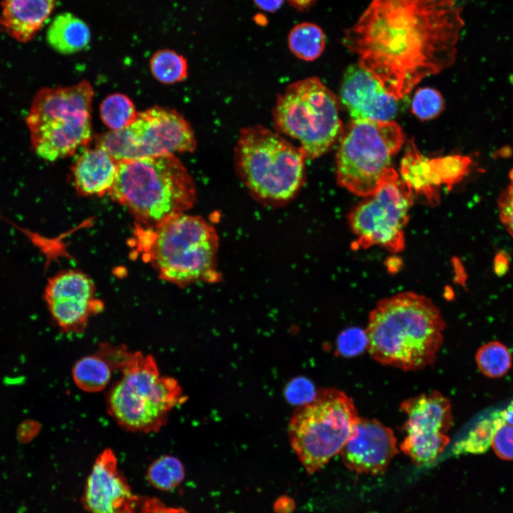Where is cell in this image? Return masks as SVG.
Wrapping results in <instances>:
<instances>
[{
    "label": "cell",
    "mask_w": 513,
    "mask_h": 513,
    "mask_svg": "<svg viewBox=\"0 0 513 513\" xmlns=\"http://www.w3.org/2000/svg\"><path fill=\"white\" fill-rule=\"evenodd\" d=\"M464 25L456 0H371L342 43L399 100L454 63Z\"/></svg>",
    "instance_id": "6da1fadb"
},
{
    "label": "cell",
    "mask_w": 513,
    "mask_h": 513,
    "mask_svg": "<svg viewBox=\"0 0 513 513\" xmlns=\"http://www.w3.org/2000/svg\"><path fill=\"white\" fill-rule=\"evenodd\" d=\"M445 322L428 298L412 291L379 301L366 329L368 351L380 364L403 370L432 365L442 344Z\"/></svg>",
    "instance_id": "7a4b0ae2"
},
{
    "label": "cell",
    "mask_w": 513,
    "mask_h": 513,
    "mask_svg": "<svg viewBox=\"0 0 513 513\" xmlns=\"http://www.w3.org/2000/svg\"><path fill=\"white\" fill-rule=\"evenodd\" d=\"M109 192L144 227H154L193 207L192 177L175 155L124 160Z\"/></svg>",
    "instance_id": "3957f363"
},
{
    "label": "cell",
    "mask_w": 513,
    "mask_h": 513,
    "mask_svg": "<svg viewBox=\"0 0 513 513\" xmlns=\"http://www.w3.org/2000/svg\"><path fill=\"white\" fill-rule=\"evenodd\" d=\"M142 228L138 247L160 279L182 286L219 279L218 236L202 217L182 213L154 227Z\"/></svg>",
    "instance_id": "277c9868"
},
{
    "label": "cell",
    "mask_w": 513,
    "mask_h": 513,
    "mask_svg": "<svg viewBox=\"0 0 513 513\" xmlns=\"http://www.w3.org/2000/svg\"><path fill=\"white\" fill-rule=\"evenodd\" d=\"M115 366L122 375L108 391V410L127 430L159 431L170 411L186 400L177 380L162 375L151 355L123 347Z\"/></svg>",
    "instance_id": "5b68a950"
},
{
    "label": "cell",
    "mask_w": 513,
    "mask_h": 513,
    "mask_svg": "<svg viewBox=\"0 0 513 513\" xmlns=\"http://www.w3.org/2000/svg\"><path fill=\"white\" fill-rule=\"evenodd\" d=\"M234 157L240 179L262 202L289 201L304 182L306 158L302 150L263 125L240 130Z\"/></svg>",
    "instance_id": "8992f818"
},
{
    "label": "cell",
    "mask_w": 513,
    "mask_h": 513,
    "mask_svg": "<svg viewBox=\"0 0 513 513\" xmlns=\"http://www.w3.org/2000/svg\"><path fill=\"white\" fill-rule=\"evenodd\" d=\"M94 90L88 81L66 87L41 88L26 119L31 148L50 162L73 155L92 137Z\"/></svg>",
    "instance_id": "52a82bcc"
},
{
    "label": "cell",
    "mask_w": 513,
    "mask_h": 513,
    "mask_svg": "<svg viewBox=\"0 0 513 513\" xmlns=\"http://www.w3.org/2000/svg\"><path fill=\"white\" fill-rule=\"evenodd\" d=\"M338 100L317 77L289 85L276 98L273 121L279 134L299 142L306 159L326 153L341 133Z\"/></svg>",
    "instance_id": "ba28073f"
},
{
    "label": "cell",
    "mask_w": 513,
    "mask_h": 513,
    "mask_svg": "<svg viewBox=\"0 0 513 513\" xmlns=\"http://www.w3.org/2000/svg\"><path fill=\"white\" fill-rule=\"evenodd\" d=\"M359 418L353 400L336 388L321 389L312 402L296 408L288 435L307 473L321 470L340 453Z\"/></svg>",
    "instance_id": "9c48e42d"
},
{
    "label": "cell",
    "mask_w": 513,
    "mask_h": 513,
    "mask_svg": "<svg viewBox=\"0 0 513 513\" xmlns=\"http://www.w3.org/2000/svg\"><path fill=\"white\" fill-rule=\"evenodd\" d=\"M405 141L395 122L352 120L341 131L336 154L339 186L360 197L373 195Z\"/></svg>",
    "instance_id": "30bf717a"
},
{
    "label": "cell",
    "mask_w": 513,
    "mask_h": 513,
    "mask_svg": "<svg viewBox=\"0 0 513 513\" xmlns=\"http://www.w3.org/2000/svg\"><path fill=\"white\" fill-rule=\"evenodd\" d=\"M96 146L116 161L193 152L197 147L190 123L176 110L155 105L137 113L127 128L98 137Z\"/></svg>",
    "instance_id": "8fae6325"
},
{
    "label": "cell",
    "mask_w": 513,
    "mask_h": 513,
    "mask_svg": "<svg viewBox=\"0 0 513 513\" xmlns=\"http://www.w3.org/2000/svg\"><path fill=\"white\" fill-rule=\"evenodd\" d=\"M413 194L397 172L390 167L377 189L348 214V222L364 249L380 246L392 253L405 246L404 228L413 203Z\"/></svg>",
    "instance_id": "7c38bea8"
},
{
    "label": "cell",
    "mask_w": 513,
    "mask_h": 513,
    "mask_svg": "<svg viewBox=\"0 0 513 513\" xmlns=\"http://www.w3.org/2000/svg\"><path fill=\"white\" fill-rule=\"evenodd\" d=\"M407 419L400 450L418 465L433 462L450 442L453 418L451 403L438 391L421 394L400 404Z\"/></svg>",
    "instance_id": "4fadbf2b"
},
{
    "label": "cell",
    "mask_w": 513,
    "mask_h": 513,
    "mask_svg": "<svg viewBox=\"0 0 513 513\" xmlns=\"http://www.w3.org/2000/svg\"><path fill=\"white\" fill-rule=\"evenodd\" d=\"M44 296L52 318L67 332H81L89 318L103 308L95 297L92 279L76 270L62 271L49 279Z\"/></svg>",
    "instance_id": "5bb4252c"
},
{
    "label": "cell",
    "mask_w": 513,
    "mask_h": 513,
    "mask_svg": "<svg viewBox=\"0 0 513 513\" xmlns=\"http://www.w3.org/2000/svg\"><path fill=\"white\" fill-rule=\"evenodd\" d=\"M142 501L118 470L114 452L104 450L96 457L86 483L82 497L85 509L90 513H136Z\"/></svg>",
    "instance_id": "9a60e30c"
},
{
    "label": "cell",
    "mask_w": 513,
    "mask_h": 513,
    "mask_svg": "<svg viewBox=\"0 0 513 513\" xmlns=\"http://www.w3.org/2000/svg\"><path fill=\"white\" fill-rule=\"evenodd\" d=\"M396 442L390 428L375 419L359 418L340 453L351 471L378 475L398 453Z\"/></svg>",
    "instance_id": "2e32d148"
},
{
    "label": "cell",
    "mask_w": 513,
    "mask_h": 513,
    "mask_svg": "<svg viewBox=\"0 0 513 513\" xmlns=\"http://www.w3.org/2000/svg\"><path fill=\"white\" fill-rule=\"evenodd\" d=\"M340 97L352 120L391 121L397 115L398 100L358 63L344 72Z\"/></svg>",
    "instance_id": "e0dca14e"
},
{
    "label": "cell",
    "mask_w": 513,
    "mask_h": 513,
    "mask_svg": "<svg viewBox=\"0 0 513 513\" xmlns=\"http://www.w3.org/2000/svg\"><path fill=\"white\" fill-rule=\"evenodd\" d=\"M118 161L103 149L86 150L71 167L73 182L83 196H103L109 193L116 174Z\"/></svg>",
    "instance_id": "ac0fdd59"
},
{
    "label": "cell",
    "mask_w": 513,
    "mask_h": 513,
    "mask_svg": "<svg viewBox=\"0 0 513 513\" xmlns=\"http://www.w3.org/2000/svg\"><path fill=\"white\" fill-rule=\"evenodd\" d=\"M56 0H4L2 24L18 41L33 38L53 11Z\"/></svg>",
    "instance_id": "d6986e66"
},
{
    "label": "cell",
    "mask_w": 513,
    "mask_h": 513,
    "mask_svg": "<svg viewBox=\"0 0 513 513\" xmlns=\"http://www.w3.org/2000/svg\"><path fill=\"white\" fill-rule=\"evenodd\" d=\"M402 180L408 188L423 196L430 204L438 202L441 186L435 170L432 159L423 156L413 142L407 147L401 162Z\"/></svg>",
    "instance_id": "ffe728a7"
},
{
    "label": "cell",
    "mask_w": 513,
    "mask_h": 513,
    "mask_svg": "<svg viewBox=\"0 0 513 513\" xmlns=\"http://www.w3.org/2000/svg\"><path fill=\"white\" fill-rule=\"evenodd\" d=\"M90 38V32L87 24L69 13L58 15L46 33L48 44L62 54L81 51L88 44Z\"/></svg>",
    "instance_id": "44dd1931"
},
{
    "label": "cell",
    "mask_w": 513,
    "mask_h": 513,
    "mask_svg": "<svg viewBox=\"0 0 513 513\" xmlns=\"http://www.w3.org/2000/svg\"><path fill=\"white\" fill-rule=\"evenodd\" d=\"M113 370L110 363L98 353L78 360L73 367L72 375L81 390L96 393L108 386Z\"/></svg>",
    "instance_id": "7402d4cb"
},
{
    "label": "cell",
    "mask_w": 513,
    "mask_h": 513,
    "mask_svg": "<svg viewBox=\"0 0 513 513\" xmlns=\"http://www.w3.org/2000/svg\"><path fill=\"white\" fill-rule=\"evenodd\" d=\"M288 46L297 58L312 61L323 53L326 46V36L323 30L314 23H299L290 31Z\"/></svg>",
    "instance_id": "603a6c76"
},
{
    "label": "cell",
    "mask_w": 513,
    "mask_h": 513,
    "mask_svg": "<svg viewBox=\"0 0 513 513\" xmlns=\"http://www.w3.org/2000/svg\"><path fill=\"white\" fill-rule=\"evenodd\" d=\"M502 420L500 412L480 420L467 435L459 440L453 449L455 454H482L492 445L495 432Z\"/></svg>",
    "instance_id": "cb8c5ba5"
},
{
    "label": "cell",
    "mask_w": 513,
    "mask_h": 513,
    "mask_svg": "<svg viewBox=\"0 0 513 513\" xmlns=\"http://www.w3.org/2000/svg\"><path fill=\"white\" fill-rule=\"evenodd\" d=\"M137 113L131 99L123 93L110 94L100 105L101 120L113 131L127 128L134 121Z\"/></svg>",
    "instance_id": "d4e9b609"
},
{
    "label": "cell",
    "mask_w": 513,
    "mask_h": 513,
    "mask_svg": "<svg viewBox=\"0 0 513 513\" xmlns=\"http://www.w3.org/2000/svg\"><path fill=\"white\" fill-rule=\"evenodd\" d=\"M150 68L154 78L166 85L181 82L188 75L186 58L170 49L156 51L150 60Z\"/></svg>",
    "instance_id": "484cf974"
},
{
    "label": "cell",
    "mask_w": 513,
    "mask_h": 513,
    "mask_svg": "<svg viewBox=\"0 0 513 513\" xmlns=\"http://www.w3.org/2000/svg\"><path fill=\"white\" fill-rule=\"evenodd\" d=\"M185 478V468L181 461L172 455H162L150 464L147 471L148 482L162 491L177 487Z\"/></svg>",
    "instance_id": "4316f807"
},
{
    "label": "cell",
    "mask_w": 513,
    "mask_h": 513,
    "mask_svg": "<svg viewBox=\"0 0 513 513\" xmlns=\"http://www.w3.org/2000/svg\"><path fill=\"white\" fill-rule=\"evenodd\" d=\"M480 371L486 376L496 378L505 375L512 366V356L504 344L492 341L481 346L475 356Z\"/></svg>",
    "instance_id": "83f0119b"
},
{
    "label": "cell",
    "mask_w": 513,
    "mask_h": 513,
    "mask_svg": "<svg viewBox=\"0 0 513 513\" xmlns=\"http://www.w3.org/2000/svg\"><path fill=\"white\" fill-rule=\"evenodd\" d=\"M432 162L441 185L448 189L463 178L471 164L468 157L459 155L434 158Z\"/></svg>",
    "instance_id": "f1b7e54d"
},
{
    "label": "cell",
    "mask_w": 513,
    "mask_h": 513,
    "mask_svg": "<svg viewBox=\"0 0 513 513\" xmlns=\"http://www.w3.org/2000/svg\"><path fill=\"white\" fill-rule=\"evenodd\" d=\"M411 109L413 113L422 120L434 119L444 110V100L437 90L420 88L413 96Z\"/></svg>",
    "instance_id": "f546056e"
},
{
    "label": "cell",
    "mask_w": 513,
    "mask_h": 513,
    "mask_svg": "<svg viewBox=\"0 0 513 513\" xmlns=\"http://www.w3.org/2000/svg\"><path fill=\"white\" fill-rule=\"evenodd\" d=\"M368 338L366 331L351 327L343 331L336 341L338 353L346 358H351L368 350Z\"/></svg>",
    "instance_id": "4dcf8cb0"
},
{
    "label": "cell",
    "mask_w": 513,
    "mask_h": 513,
    "mask_svg": "<svg viewBox=\"0 0 513 513\" xmlns=\"http://www.w3.org/2000/svg\"><path fill=\"white\" fill-rule=\"evenodd\" d=\"M317 392L313 383L308 378L296 377L286 385L284 395L289 403L301 406L312 402Z\"/></svg>",
    "instance_id": "1f68e13d"
},
{
    "label": "cell",
    "mask_w": 513,
    "mask_h": 513,
    "mask_svg": "<svg viewBox=\"0 0 513 513\" xmlns=\"http://www.w3.org/2000/svg\"><path fill=\"white\" fill-rule=\"evenodd\" d=\"M492 446L499 458L513 460V426L502 420L495 432Z\"/></svg>",
    "instance_id": "d6a6232c"
},
{
    "label": "cell",
    "mask_w": 513,
    "mask_h": 513,
    "mask_svg": "<svg viewBox=\"0 0 513 513\" xmlns=\"http://www.w3.org/2000/svg\"><path fill=\"white\" fill-rule=\"evenodd\" d=\"M497 203L500 219L513 237V182L502 192Z\"/></svg>",
    "instance_id": "836d02e7"
},
{
    "label": "cell",
    "mask_w": 513,
    "mask_h": 513,
    "mask_svg": "<svg viewBox=\"0 0 513 513\" xmlns=\"http://www.w3.org/2000/svg\"><path fill=\"white\" fill-rule=\"evenodd\" d=\"M138 513H188L181 507L165 505L157 498H142Z\"/></svg>",
    "instance_id": "e575fe53"
},
{
    "label": "cell",
    "mask_w": 513,
    "mask_h": 513,
    "mask_svg": "<svg viewBox=\"0 0 513 513\" xmlns=\"http://www.w3.org/2000/svg\"><path fill=\"white\" fill-rule=\"evenodd\" d=\"M509 259L507 254L501 252H499L494 258V269L497 275L502 276L504 274L508 269Z\"/></svg>",
    "instance_id": "d590c367"
},
{
    "label": "cell",
    "mask_w": 513,
    "mask_h": 513,
    "mask_svg": "<svg viewBox=\"0 0 513 513\" xmlns=\"http://www.w3.org/2000/svg\"><path fill=\"white\" fill-rule=\"evenodd\" d=\"M255 4L261 10L267 12H274L279 9L284 0H253Z\"/></svg>",
    "instance_id": "8d00e7d4"
},
{
    "label": "cell",
    "mask_w": 513,
    "mask_h": 513,
    "mask_svg": "<svg viewBox=\"0 0 513 513\" xmlns=\"http://www.w3.org/2000/svg\"><path fill=\"white\" fill-rule=\"evenodd\" d=\"M499 412L503 422L513 426V407L509 404L505 410Z\"/></svg>",
    "instance_id": "74e56055"
},
{
    "label": "cell",
    "mask_w": 513,
    "mask_h": 513,
    "mask_svg": "<svg viewBox=\"0 0 513 513\" xmlns=\"http://www.w3.org/2000/svg\"><path fill=\"white\" fill-rule=\"evenodd\" d=\"M290 4L298 10L307 9L316 0H289Z\"/></svg>",
    "instance_id": "f35d334b"
},
{
    "label": "cell",
    "mask_w": 513,
    "mask_h": 513,
    "mask_svg": "<svg viewBox=\"0 0 513 513\" xmlns=\"http://www.w3.org/2000/svg\"><path fill=\"white\" fill-rule=\"evenodd\" d=\"M509 177L512 180V182H513V170L509 173Z\"/></svg>",
    "instance_id": "ab89813d"
},
{
    "label": "cell",
    "mask_w": 513,
    "mask_h": 513,
    "mask_svg": "<svg viewBox=\"0 0 513 513\" xmlns=\"http://www.w3.org/2000/svg\"><path fill=\"white\" fill-rule=\"evenodd\" d=\"M510 405L513 407V401L510 403Z\"/></svg>",
    "instance_id": "60d3db41"
}]
</instances>
